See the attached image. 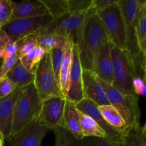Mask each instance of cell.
<instances>
[{"mask_svg": "<svg viewBox=\"0 0 146 146\" xmlns=\"http://www.w3.org/2000/svg\"><path fill=\"white\" fill-rule=\"evenodd\" d=\"M111 41L102 21L94 8L87 15L76 44L83 69L94 72L96 58L100 48Z\"/></svg>", "mask_w": 146, "mask_h": 146, "instance_id": "6da1fadb", "label": "cell"}, {"mask_svg": "<svg viewBox=\"0 0 146 146\" xmlns=\"http://www.w3.org/2000/svg\"><path fill=\"white\" fill-rule=\"evenodd\" d=\"M118 4L125 21L127 53L129 56L135 77L143 79L146 66L140 47L137 29L139 4L138 0H119Z\"/></svg>", "mask_w": 146, "mask_h": 146, "instance_id": "7a4b0ae2", "label": "cell"}, {"mask_svg": "<svg viewBox=\"0 0 146 146\" xmlns=\"http://www.w3.org/2000/svg\"><path fill=\"white\" fill-rule=\"evenodd\" d=\"M96 79L105 91L111 105L123 118L125 123V135L139 126L141 110L138 105V97L135 95L123 94L97 76Z\"/></svg>", "mask_w": 146, "mask_h": 146, "instance_id": "3957f363", "label": "cell"}, {"mask_svg": "<svg viewBox=\"0 0 146 146\" xmlns=\"http://www.w3.org/2000/svg\"><path fill=\"white\" fill-rule=\"evenodd\" d=\"M41 106V99L34 84L21 88L14 107L10 138L38 118Z\"/></svg>", "mask_w": 146, "mask_h": 146, "instance_id": "277c9868", "label": "cell"}, {"mask_svg": "<svg viewBox=\"0 0 146 146\" xmlns=\"http://www.w3.org/2000/svg\"><path fill=\"white\" fill-rule=\"evenodd\" d=\"M91 9L75 13L68 12L58 18L53 19L51 22L42 27L36 34H56L76 45L81 29Z\"/></svg>", "mask_w": 146, "mask_h": 146, "instance_id": "5b68a950", "label": "cell"}, {"mask_svg": "<svg viewBox=\"0 0 146 146\" xmlns=\"http://www.w3.org/2000/svg\"><path fill=\"white\" fill-rule=\"evenodd\" d=\"M118 1L96 11L102 21L106 31L114 46L127 51L125 21Z\"/></svg>", "mask_w": 146, "mask_h": 146, "instance_id": "8992f818", "label": "cell"}, {"mask_svg": "<svg viewBox=\"0 0 146 146\" xmlns=\"http://www.w3.org/2000/svg\"><path fill=\"white\" fill-rule=\"evenodd\" d=\"M112 58L114 77L112 86L123 94L135 95L133 87L135 76L127 51L115 46L112 50Z\"/></svg>", "mask_w": 146, "mask_h": 146, "instance_id": "52a82bcc", "label": "cell"}, {"mask_svg": "<svg viewBox=\"0 0 146 146\" xmlns=\"http://www.w3.org/2000/svg\"><path fill=\"white\" fill-rule=\"evenodd\" d=\"M34 75V84L41 101L51 97L64 96L53 71L51 53H46L37 66Z\"/></svg>", "mask_w": 146, "mask_h": 146, "instance_id": "ba28073f", "label": "cell"}, {"mask_svg": "<svg viewBox=\"0 0 146 146\" xmlns=\"http://www.w3.org/2000/svg\"><path fill=\"white\" fill-rule=\"evenodd\" d=\"M52 20L53 17L51 14L34 18L12 20L1 27V30L5 33L11 42H17L27 36L36 34Z\"/></svg>", "mask_w": 146, "mask_h": 146, "instance_id": "9c48e42d", "label": "cell"}, {"mask_svg": "<svg viewBox=\"0 0 146 146\" xmlns=\"http://www.w3.org/2000/svg\"><path fill=\"white\" fill-rule=\"evenodd\" d=\"M66 98L64 96L51 97L41 101L38 119L49 130L64 127V114Z\"/></svg>", "mask_w": 146, "mask_h": 146, "instance_id": "30bf717a", "label": "cell"}, {"mask_svg": "<svg viewBox=\"0 0 146 146\" xmlns=\"http://www.w3.org/2000/svg\"><path fill=\"white\" fill-rule=\"evenodd\" d=\"M48 129L38 118L23 128L9 140V146H41Z\"/></svg>", "mask_w": 146, "mask_h": 146, "instance_id": "8fae6325", "label": "cell"}, {"mask_svg": "<svg viewBox=\"0 0 146 146\" xmlns=\"http://www.w3.org/2000/svg\"><path fill=\"white\" fill-rule=\"evenodd\" d=\"M76 107L80 112L91 117L106 132L107 138L113 142L119 143L124 141L125 134L115 129L105 121L98 108V106L92 101L84 98L76 104Z\"/></svg>", "mask_w": 146, "mask_h": 146, "instance_id": "7c38bea8", "label": "cell"}, {"mask_svg": "<svg viewBox=\"0 0 146 146\" xmlns=\"http://www.w3.org/2000/svg\"><path fill=\"white\" fill-rule=\"evenodd\" d=\"M114 47L111 41L103 44L97 54L94 70L97 77L111 85H113L114 81L112 58V50Z\"/></svg>", "mask_w": 146, "mask_h": 146, "instance_id": "4fadbf2b", "label": "cell"}, {"mask_svg": "<svg viewBox=\"0 0 146 146\" xmlns=\"http://www.w3.org/2000/svg\"><path fill=\"white\" fill-rule=\"evenodd\" d=\"M83 68L80 61L78 49L76 45H73L72 61L69 78V87L66 99L77 104L84 99L83 93Z\"/></svg>", "mask_w": 146, "mask_h": 146, "instance_id": "5bb4252c", "label": "cell"}, {"mask_svg": "<svg viewBox=\"0 0 146 146\" xmlns=\"http://www.w3.org/2000/svg\"><path fill=\"white\" fill-rule=\"evenodd\" d=\"M83 93L84 98L92 101L98 106L111 105L105 91L96 79L94 72L83 69Z\"/></svg>", "mask_w": 146, "mask_h": 146, "instance_id": "9a60e30c", "label": "cell"}, {"mask_svg": "<svg viewBox=\"0 0 146 146\" xmlns=\"http://www.w3.org/2000/svg\"><path fill=\"white\" fill-rule=\"evenodd\" d=\"M21 88H17L11 94L0 98V132L4 139L10 138L14 117V107Z\"/></svg>", "mask_w": 146, "mask_h": 146, "instance_id": "2e32d148", "label": "cell"}, {"mask_svg": "<svg viewBox=\"0 0 146 146\" xmlns=\"http://www.w3.org/2000/svg\"><path fill=\"white\" fill-rule=\"evenodd\" d=\"M12 7L13 12L10 21L34 18L49 14L48 9L41 0L24 1L21 2H15L12 1Z\"/></svg>", "mask_w": 146, "mask_h": 146, "instance_id": "e0dca14e", "label": "cell"}, {"mask_svg": "<svg viewBox=\"0 0 146 146\" xmlns=\"http://www.w3.org/2000/svg\"><path fill=\"white\" fill-rule=\"evenodd\" d=\"M64 128L79 140L84 138L80 122V111L74 102L66 99L64 114Z\"/></svg>", "mask_w": 146, "mask_h": 146, "instance_id": "ac0fdd59", "label": "cell"}, {"mask_svg": "<svg viewBox=\"0 0 146 146\" xmlns=\"http://www.w3.org/2000/svg\"><path fill=\"white\" fill-rule=\"evenodd\" d=\"M6 76L18 88H22L34 84L35 75L29 72L21 64L20 59L17 61L11 71Z\"/></svg>", "mask_w": 146, "mask_h": 146, "instance_id": "d6986e66", "label": "cell"}, {"mask_svg": "<svg viewBox=\"0 0 146 146\" xmlns=\"http://www.w3.org/2000/svg\"><path fill=\"white\" fill-rule=\"evenodd\" d=\"M74 44L68 42L64 48V59L60 71L59 86L61 91L65 98H66L69 87V78L71 74V61H72V48Z\"/></svg>", "mask_w": 146, "mask_h": 146, "instance_id": "ffe728a7", "label": "cell"}, {"mask_svg": "<svg viewBox=\"0 0 146 146\" xmlns=\"http://www.w3.org/2000/svg\"><path fill=\"white\" fill-rule=\"evenodd\" d=\"M98 108L101 115L108 125L123 133L125 136V123L119 112L111 105L101 106H98Z\"/></svg>", "mask_w": 146, "mask_h": 146, "instance_id": "44dd1931", "label": "cell"}, {"mask_svg": "<svg viewBox=\"0 0 146 146\" xmlns=\"http://www.w3.org/2000/svg\"><path fill=\"white\" fill-rule=\"evenodd\" d=\"M80 122L84 138L96 137L107 138V135L104 130L91 117L80 112Z\"/></svg>", "mask_w": 146, "mask_h": 146, "instance_id": "7402d4cb", "label": "cell"}, {"mask_svg": "<svg viewBox=\"0 0 146 146\" xmlns=\"http://www.w3.org/2000/svg\"><path fill=\"white\" fill-rule=\"evenodd\" d=\"M38 46L46 52H50L54 48H64L68 42L65 38L54 34H37Z\"/></svg>", "mask_w": 146, "mask_h": 146, "instance_id": "603a6c76", "label": "cell"}, {"mask_svg": "<svg viewBox=\"0 0 146 146\" xmlns=\"http://www.w3.org/2000/svg\"><path fill=\"white\" fill-rule=\"evenodd\" d=\"M54 131L55 146H86L84 139H78L64 127H57Z\"/></svg>", "mask_w": 146, "mask_h": 146, "instance_id": "cb8c5ba5", "label": "cell"}, {"mask_svg": "<svg viewBox=\"0 0 146 146\" xmlns=\"http://www.w3.org/2000/svg\"><path fill=\"white\" fill-rule=\"evenodd\" d=\"M46 51L39 46H37L33 51L24 56L20 58L21 64L29 72L34 74L37 66L46 54Z\"/></svg>", "mask_w": 146, "mask_h": 146, "instance_id": "d4e9b609", "label": "cell"}, {"mask_svg": "<svg viewBox=\"0 0 146 146\" xmlns=\"http://www.w3.org/2000/svg\"><path fill=\"white\" fill-rule=\"evenodd\" d=\"M48 9L53 19H56L68 12V0H41Z\"/></svg>", "mask_w": 146, "mask_h": 146, "instance_id": "484cf974", "label": "cell"}, {"mask_svg": "<svg viewBox=\"0 0 146 146\" xmlns=\"http://www.w3.org/2000/svg\"><path fill=\"white\" fill-rule=\"evenodd\" d=\"M139 4L138 19H137V29L140 47L146 36V0H138Z\"/></svg>", "mask_w": 146, "mask_h": 146, "instance_id": "4316f807", "label": "cell"}, {"mask_svg": "<svg viewBox=\"0 0 146 146\" xmlns=\"http://www.w3.org/2000/svg\"><path fill=\"white\" fill-rule=\"evenodd\" d=\"M18 41L19 44L18 54L20 58L38 46V36L37 34L27 36Z\"/></svg>", "mask_w": 146, "mask_h": 146, "instance_id": "83f0119b", "label": "cell"}, {"mask_svg": "<svg viewBox=\"0 0 146 146\" xmlns=\"http://www.w3.org/2000/svg\"><path fill=\"white\" fill-rule=\"evenodd\" d=\"M125 146H145V140L143 135L142 127L139 125L125 135L124 138Z\"/></svg>", "mask_w": 146, "mask_h": 146, "instance_id": "f1b7e54d", "label": "cell"}, {"mask_svg": "<svg viewBox=\"0 0 146 146\" xmlns=\"http://www.w3.org/2000/svg\"><path fill=\"white\" fill-rule=\"evenodd\" d=\"M66 47V46H65ZM64 48H54L50 51L51 58V65H52L53 71L55 76L56 80L59 86V77L61 67L62 65V61L64 59ZM60 87V86H59Z\"/></svg>", "mask_w": 146, "mask_h": 146, "instance_id": "f546056e", "label": "cell"}, {"mask_svg": "<svg viewBox=\"0 0 146 146\" xmlns=\"http://www.w3.org/2000/svg\"><path fill=\"white\" fill-rule=\"evenodd\" d=\"M12 12V1L0 0V24L1 27L10 21Z\"/></svg>", "mask_w": 146, "mask_h": 146, "instance_id": "4dcf8cb0", "label": "cell"}, {"mask_svg": "<svg viewBox=\"0 0 146 146\" xmlns=\"http://www.w3.org/2000/svg\"><path fill=\"white\" fill-rule=\"evenodd\" d=\"M68 13L89 10L93 8V0H68Z\"/></svg>", "mask_w": 146, "mask_h": 146, "instance_id": "1f68e13d", "label": "cell"}, {"mask_svg": "<svg viewBox=\"0 0 146 146\" xmlns=\"http://www.w3.org/2000/svg\"><path fill=\"white\" fill-rule=\"evenodd\" d=\"M19 47V41L17 42L9 41L0 48V58L4 61L14 54H18Z\"/></svg>", "mask_w": 146, "mask_h": 146, "instance_id": "d6a6232c", "label": "cell"}, {"mask_svg": "<svg viewBox=\"0 0 146 146\" xmlns=\"http://www.w3.org/2000/svg\"><path fill=\"white\" fill-rule=\"evenodd\" d=\"M19 59V54H17L4 60L2 65L0 67V78H4L7 76V74L11 71Z\"/></svg>", "mask_w": 146, "mask_h": 146, "instance_id": "836d02e7", "label": "cell"}, {"mask_svg": "<svg viewBox=\"0 0 146 146\" xmlns=\"http://www.w3.org/2000/svg\"><path fill=\"white\" fill-rule=\"evenodd\" d=\"M16 88V86L7 76L0 78V98L7 96Z\"/></svg>", "mask_w": 146, "mask_h": 146, "instance_id": "e575fe53", "label": "cell"}, {"mask_svg": "<svg viewBox=\"0 0 146 146\" xmlns=\"http://www.w3.org/2000/svg\"><path fill=\"white\" fill-rule=\"evenodd\" d=\"M86 146H118V143L110 141L108 138H96V137H87Z\"/></svg>", "mask_w": 146, "mask_h": 146, "instance_id": "d590c367", "label": "cell"}, {"mask_svg": "<svg viewBox=\"0 0 146 146\" xmlns=\"http://www.w3.org/2000/svg\"><path fill=\"white\" fill-rule=\"evenodd\" d=\"M118 1V0H93V8L97 11L115 4Z\"/></svg>", "mask_w": 146, "mask_h": 146, "instance_id": "8d00e7d4", "label": "cell"}, {"mask_svg": "<svg viewBox=\"0 0 146 146\" xmlns=\"http://www.w3.org/2000/svg\"><path fill=\"white\" fill-rule=\"evenodd\" d=\"M9 39L5 34V33L3 32L1 30H0V48L5 45L6 44L9 42Z\"/></svg>", "mask_w": 146, "mask_h": 146, "instance_id": "74e56055", "label": "cell"}, {"mask_svg": "<svg viewBox=\"0 0 146 146\" xmlns=\"http://www.w3.org/2000/svg\"><path fill=\"white\" fill-rule=\"evenodd\" d=\"M141 52H142L143 54V56L144 61H145V66H146V36L145 37V38H144L142 44H141Z\"/></svg>", "mask_w": 146, "mask_h": 146, "instance_id": "f35d334b", "label": "cell"}, {"mask_svg": "<svg viewBox=\"0 0 146 146\" xmlns=\"http://www.w3.org/2000/svg\"><path fill=\"white\" fill-rule=\"evenodd\" d=\"M142 131H143V135L144 138H145L146 141V123L145 125H144V126L142 127Z\"/></svg>", "mask_w": 146, "mask_h": 146, "instance_id": "ab89813d", "label": "cell"}, {"mask_svg": "<svg viewBox=\"0 0 146 146\" xmlns=\"http://www.w3.org/2000/svg\"><path fill=\"white\" fill-rule=\"evenodd\" d=\"M4 137H3L2 134H1V133L0 132V146H3L4 145Z\"/></svg>", "mask_w": 146, "mask_h": 146, "instance_id": "60d3db41", "label": "cell"}, {"mask_svg": "<svg viewBox=\"0 0 146 146\" xmlns=\"http://www.w3.org/2000/svg\"><path fill=\"white\" fill-rule=\"evenodd\" d=\"M143 82L145 83V84H146V68L143 71Z\"/></svg>", "mask_w": 146, "mask_h": 146, "instance_id": "b9f144b4", "label": "cell"}, {"mask_svg": "<svg viewBox=\"0 0 146 146\" xmlns=\"http://www.w3.org/2000/svg\"><path fill=\"white\" fill-rule=\"evenodd\" d=\"M118 146H125V142H124V141H123L122 142L119 143H118Z\"/></svg>", "mask_w": 146, "mask_h": 146, "instance_id": "7bdbcfd3", "label": "cell"}, {"mask_svg": "<svg viewBox=\"0 0 146 146\" xmlns=\"http://www.w3.org/2000/svg\"><path fill=\"white\" fill-rule=\"evenodd\" d=\"M1 24H0V30H1Z\"/></svg>", "mask_w": 146, "mask_h": 146, "instance_id": "ee69618b", "label": "cell"}, {"mask_svg": "<svg viewBox=\"0 0 146 146\" xmlns=\"http://www.w3.org/2000/svg\"><path fill=\"white\" fill-rule=\"evenodd\" d=\"M145 146H146V141H145Z\"/></svg>", "mask_w": 146, "mask_h": 146, "instance_id": "f6af8a7d", "label": "cell"}, {"mask_svg": "<svg viewBox=\"0 0 146 146\" xmlns=\"http://www.w3.org/2000/svg\"><path fill=\"white\" fill-rule=\"evenodd\" d=\"M3 146H4V145H3Z\"/></svg>", "mask_w": 146, "mask_h": 146, "instance_id": "bcb514c9", "label": "cell"}]
</instances>
